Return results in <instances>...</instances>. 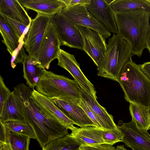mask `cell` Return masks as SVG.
I'll list each match as a JSON object with an SVG mask.
<instances>
[{
  "mask_svg": "<svg viewBox=\"0 0 150 150\" xmlns=\"http://www.w3.org/2000/svg\"><path fill=\"white\" fill-rule=\"evenodd\" d=\"M32 91L23 83V111L26 121L34 131L36 139L43 148L50 141L68 134V129L58 120L40 110L31 97Z\"/></svg>",
  "mask_w": 150,
  "mask_h": 150,
  "instance_id": "6da1fadb",
  "label": "cell"
},
{
  "mask_svg": "<svg viewBox=\"0 0 150 150\" xmlns=\"http://www.w3.org/2000/svg\"><path fill=\"white\" fill-rule=\"evenodd\" d=\"M114 12L117 34L129 45L134 55L141 57L146 48L150 13L142 9Z\"/></svg>",
  "mask_w": 150,
  "mask_h": 150,
  "instance_id": "7a4b0ae2",
  "label": "cell"
},
{
  "mask_svg": "<svg viewBox=\"0 0 150 150\" xmlns=\"http://www.w3.org/2000/svg\"><path fill=\"white\" fill-rule=\"evenodd\" d=\"M118 83L126 101L150 109V79L139 65L132 60L127 63L120 74Z\"/></svg>",
  "mask_w": 150,
  "mask_h": 150,
  "instance_id": "3957f363",
  "label": "cell"
},
{
  "mask_svg": "<svg viewBox=\"0 0 150 150\" xmlns=\"http://www.w3.org/2000/svg\"><path fill=\"white\" fill-rule=\"evenodd\" d=\"M129 45L118 34L109 38L107 50L100 66L98 76L119 82L120 74L125 64L134 55Z\"/></svg>",
  "mask_w": 150,
  "mask_h": 150,
  "instance_id": "277c9868",
  "label": "cell"
},
{
  "mask_svg": "<svg viewBox=\"0 0 150 150\" xmlns=\"http://www.w3.org/2000/svg\"><path fill=\"white\" fill-rule=\"evenodd\" d=\"M40 94L50 98L80 100L81 88L74 79L44 70L35 87Z\"/></svg>",
  "mask_w": 150,
  "mask_h": 150,
  "instance_id": "5b68a950",
  "label": "cell"
},
{
  "mask_svg": "<svg viewBox=\"0 0 150 150\" xmlns=\"http://www.w3.org/2000/svg\"><path fill=\"white\" fill-rule=\"evenodd\" d=\"M51 16L37 13L24 36L23 45L28 55L38 61L40 49Z\"/></svg>",
  "mask_w": 150,
  "mask_h": 150,
  "instance_id": "8992f818",
  "label": "cell"
},
{
  "mask_svg": "<svg viewBox=\"0 0 150 150\" xmlns=\"http://www.w3.org/2000/svg\"><path fill=\"white\" fill-rule=\"evenodd\" d=\"M81 36L83 50L98 67L105 54L106 38L98 32L88 28L75 25Z\"/></svg>",
  "mask_w": 150,
  "mask_h": 150,
  "instance_id": "52a82bcc",
  "label": "cell"
},
{
  "mask_svg": "<svg viewBox=\"0 0 150 150\" xmlns=\"http://www.w3.org/2000/svg\"><path fill=\"white\" fill-rule=\"evenodd\" d=\"M59 13L74 25L86 27L96 31L106 39L111 35V33L91 14L85 6L66 7Z\"/></svg>",
  "mask_w": 150,
  "mask_h": 150,
  "instance_id": "ba28073f",
  "label": "cell"
},
{
  "mask_svg": "<svg viewBox=\"0 0 150 150\" xmlns=\"http://www.w3.org/2000/svg\"><path fill=\"white\" fill-rule=\"evenodd\" d=\"M50 20L56 27L61 46L83 50L81 36L73 24L59 13L51 16Z\"/></svg>",
  "mask_w": 150,
  "mask_h": 150,
  "instance_id": "9c48e42d",
  "label": "cell"
},
{
  "mask_svg": "<svg viewBox=\"0 0 150 150\" xmlns=\"http://www.w3.org/2000/svg\"><path fill=\"white\" fill-rule=\"evenodd\" d=\"M117 125L124 134L122 142L127 147L132 150H150V134L139 128L132 119L126 123L119 120Z\"/></svg>",
  "mask_w": 150,
  "mask_h": 150,
  "instance_id": "30bf717a",
  "label": "cell"
},
{
  "mask_svg": "<svg viewBox=\"0 0 150 150\" xmlns=\"http://www.w3.org/2000/svg\"><path fill=\"white\" fill-rule=\"evenodd\" d=\"M60 46L56 27L50 20L40 46L38 56V61L44 68L48 69L51 62L57 58Z\"/></svg>",
  "mask_w": 150,
  "mask_h": 150,
  "instance_id": "8fae6325",
  "label": "cell"
},
{
  "mask_svg": "<svg viewBox=\"0 0 150 150\" xmlns=\"http://www.w3.org/2000/svg\"><path fill=\"white\" fill-rule=\"evenodd\" d=\"M57 59L58 65L69 72L81 89L95 98H98L93 85L81 71L74 55L60 49Z\"/></svg>",
  "mask_w": 150,
  "mask_h": 150,
  "instance_id": "7c38bea8",
  "label": "cell"
},
{
  "mask_svg": "<svg viewBox=\"0 0 150 150\" xmlns=\"http://www.w3.org/2000/svg\"><path fill=\"white\" fill-rule=\"evenodd\" d=\"M49 98L73 122L74 124L80 127L87 126L96 127L84 110L78 104L80 100L62 98Z\"/></svg>",
  "mask_w": 150,
  "mask_h": 150,
  "instance_id": "4fadbf2b",
  "label": "cell"
},
{
  "mask_svg": "<svg viewBox=\"0 0 150 150\" xmlns=\"http://www.w3.org/2000/svg\"><path fill=\"white\" fill-rule=\"evenodd\" d=\"M112 0H91L85 6L91 14L110 32L117 34L118 30L114 11L110 3Z\"/></svg>",
  "mask_w": 150,
  "mask_h": 150,
  "instance_id": "5bb4252c",
  "label": "cell"
},
{
  "mask_svg": "<svg viewBox=\"0 0 150 150\" xmlns=\"http://www.w3.org/2000/svg\"><path fill=\"white\" fill-rule=\"evenodd\" d=\"M23 83L13 88L6 101L1 113L0 121L4 123L10 120L26 121L23 111Z\"/></svg>",
  "mask_w": 150,
  "mask_h": 150,
  "instance_id": "9a60e30c",
  "label": "cell"
},
{
  "mask_svg": "<svg viewBox=\"0 0 150 150\" xmlns=\"http://www.w3.org/2000/svg\"><path fill=\"white\" fill-rule=\"evenodd\" d=\"M31 97L44 114L57 119L71 131L77 128L74 125L73 122L47 97L40 94L34 89L32 91Z\"/></svg>",
  "mask_w": 150,
  "mask_h": 150,
  "instance_id": "2e32d148",
  "label": "cell"
},
{
  "mask_svg": "<svg viewBox=\"0 0 150 150\" xmlns=\"http://www.w3.org/2000/svg\"><path fill=\"white\" fill-rule=\"evenodd\" d=\"M81 98L90 106L102 128L106 129H118L115 123L113 116L109 114L105 108L101 106L97 99L81 88Z\"/></svg>",
  "mask_w": 150,
  "mask_h": 150,
  "instance_id": "e0dca14e",
  "label": "cell"
},
{
  "mask_svg": "<svg viewBox=\"0 0 150 150\" xmlns=\"http://www.w3.org/2000/svg\"><path fill=\"white\" fill-rule=\"evenodd\" d=\"M26 9L37 13L51 16L59 13L66 7L62 0H18Z\"/></svg>",
  "mask_w": 150,
  "mask_h": 150,
  "instance_id": "ac0fdd59",
  "label": "cell"
},
{
  "mask_svg": "<svg viewBox=\"0 0 150 150\" xmlns=\"http://www.w3.org/2000/svg\"><path fill=\"white\" fill-rule=\"evenodd\" d=\"M0 15L28 26L32 20L18 0H0Z\"/></svg>",
  "mask_w": 150,
  "mask_h": 150,
  "instance_id": "d6986e66",
  "label": "cell"
},
{
  "mask_svg": "<svg viewBox=\"0 0 150 150\" xmlns=\"http://www.w3.org/2000/svg\"><path fill=\"white\" fill-rule=\"evenodd\" d=\"M22 64L23 77L26 84L33 90L35 87L45 69L38 60L28 55H26Z\"/></svg>",
  "mask_w": 150,
  "mask_h": 150,
  "instance_id": "ffe728a7",
  "label": "cell"
},
{
  "mask_svg": "<svg viewBox=\"0 0 150 150\" xmlns=\"http://www.w3.org/2000/svg\"><path fill=\"white\" fill-rule=\"evenodd\" d=\"M95 126L77 128L70 134L81 145H95L104 143L100 129Z\"/></svg>",
  "mask_w": 150,
  "mask_h": 150,
  "instance_id": "44dd1931",
  "label": "cell"
},
{
  "mask_svg": "<svg viewBox=\"0 0 150 150\" xmlns=\"http://www.w3.org/2000/svg\"><path fill=\"white\" fill-rule=\"evenodd\" d=\"M0 32L3 38L2 42L12 57L19 47L21 41L7 23L0 17Z\"/></svg>",
  "mask_w": 150,
  "mask_h": 150,
  "instance_id": "7402d4cb",
  "label": "cell"
},
{
  "mask_svg": "<svg viewBox=\"0 0 150 150\" xmlns=\"http://www.w3.org/2000/svg\"><path fill=\"white\" fill-rule=\"evenodd\" d=\"M129 110L132 119L140 128L150 129V109L133 103H130Z\"/></svg>",
  "mask_w": 150,
  "mask_h": 150,
  "instance_id": "603a6c76",
  "label": "cell"
},
{
  "mask_svg": "<svg viewBox=\"0 0 150 150\" xmlns=\"http://www.w3.org/2000/svg\"><path fill=\"white\" fill-rule=\"evenodd\" d=\"M81 144L70 134L53 140L42 148V150H80Z\"/></svg>",
  "mask_w": 150,
  "mask_h": 150,
  "instance_id": "cb8c5ba5",
  "label": "cell"
},
{
  "mask_svg": "<svg viewBox=\"0 0 150 150\" xmlns=\"http://www.w3.org/2000/svg\"><path fill=\"white\" fill-rule=\"evenodd\" d=\"M114 11L143 9L150 13V3L146 0H114L110 3Z\"/></svg>",
  "mask_w": 150,
  "mask_h": 150,
  "instance_id": "d4e9b609",
  "label": "cell"
},
{
  "mask_svg": "<svg viewBox=\"0 0 150 150\" xmlns=\"http://www.w3.org/2000/svg\"><path fill=\"white\" fill-rule=\"evenodd\" d=\"M3 123L6 129L10 132L36 139L33 128L26 121L10 120L6 121Z\"/></svg>",
  "mask_w": 150,
  "mask_h": 150,
  "instance_id": "484cf974",
  "label": "cell"
},
{
  "mask_svg": "<svg viewBox=\"0 0 150 150\" xmlns=\"http://www.w3.org/2000/svg\"><path fill=\"white\" fill-rule=\"evenodd\" d=\"M6 130L7 143L10 145L12 150H28L30 137Z\"/></svg>",
  "mask_w": 150,
  "mask_h": 150,
  "instance_id": "4316f807",
  "label": "cell"
},
{
  "mask_svg": "<svg viewBox=\"0 0 150 150\" xmlns=\"http://www.w3.org/2000/svg\"><path fill=\"white\" fill-rule=\"evenodd\" d=\"M104 143L113 145L120 142H122L123 134L118 128L116 129H106L100 128Z\"/></svg>",
  "mask_w": 150,
  "mask_h": 150,
  "instance_id": "83f0119b",
  "label": "cell"
},
{
  "mask_svg": "<svg viewBox=\"0 0 150 150\" xmlns=\"http://www.w3.org/2000/svg\"><path fill=\"white\" fill-rule=\"evenodd\" d=\"M0 17L7 23L21 40L22 38H24V32L29 26L23 24L10 18L1 15H0Z\"/></svg>",
  "mask_w": 150,
  "mask_h": 150,
  "instance_id": "f1b7e54d",
  "label": "cell"
},
{
  "mask_svg": "<svg viewBox=\"0 0 150 150\" xmlns=\"http://www.w3.org/2000/svg\"><path fill=\"white\" fill-rule=\"evenodd\" d=\"M11 93L6 86L3 79L0 76V113L2 112L4 105Z\"/></svg>",
  "mask_w": 150,
  "mask_h": 150,
  "instance_id": "f546056e",
  "label": "cell"
},
{
  "mask_svg": "<svg viewBox=\"0 0 150 150\" xmlns=\"http://www.w3.org/2000/svg\"><path fill=\"white\" fill-rule=\"evenodd\" d=\"M78 104L84 110L88 116L94 123L96 127L99 128H102L92 110L84 99L81 98V100L78 103Z\"/></svg>",
  "mask_w": 150,
  "mask_h": 150,
  "instance_id": "4dcf8cb0",
  "label": "cell"
},
{
  "mask_svg": "<svg viewBox=\"0 0 150 150\" xmlns=\"http://www.w3.org/2000/svg\"><path fill=\"white\" fill-rule=\"evenodd\" d=\"M80 150H116L115 147L106 143L95 145H81Z\"/></svg>",
  "mask_w": 150,
  "mask_h": 150,
  "instance_id": "1f68e13d",
  "label": "cell"
},
{
  "mask_svg": "<svg viewBox=\"0 0 150 150\" xmlns=\"http://www.w3.org/2000/svg\"><path fill=\"white\" fill-rule=\"evenodd\" d=\"M26 55L22 45L19 49L17 54L14 57V59L11 60V65L12 68H14L17 64L22 63Z\"/></svg>",
  "mask_w": 150,
  "mask_h": 150,
  "instance_id": "d6a6232c",
  "label": "cell"
},
{
  "mask_svg": "<svg viewBox=\"0 0 150 150\" xmlns=\"http://www.w3.org/2000/svg\"><path fill=\"white\" fill-rule=\"evenodd\" d=\"M66 7L81 5L86 6L90 3L91 0H62Z\"/></svg>",
  "mask_w": 150,
  "mask_h": 150,
  "instance_id": "836d02e7",
  "label": "cell"
},
{
  "mask_svg": "<svg viewBox=\"0 0 150 150\" xmlns=\"http://www.w3.org/2000/svg\"><path fill=\"white\" fill-rule=\"evenodd\" d=\"M0 143H7V130L4 123L0 121Z\"/></svg>",
  "mask_w": 150,
  "mask_h": 150,
  "instance_id": "e575fe53",
  "label": "cell"
},
{
  "mask_svg": "<svg viewBox=\"0 0 150 150\" xmlns=\"http://www.w3.org/2000/svg\"><path fill=\"white\" fill-rule=\"evenodd\" d=\"M139 66L143 72L150 79V62L144 63Z\"/></svg>",
  "mask_w": 150,
  "mask_h": 150,
  "instance_id": "d590c367",
  "label": "cell"
},
{
  "mask_svg": "<svg viewBox=\"0 0 150 150\" xmlns=\"http://www.w3.org/2000/svg\"><path fill=\"white\" fill-rule=\"evenodd\" d=\"M145 45L146 48H147L150 53V25L147 36L146 40Z\"/></svg>",
  "mask_w": 150,
  "mask_h": 150,
  "instance_id": "8d00e7d4",
  "label": "cell"
},
{
  "mask_svg": "<svg viewBox=\"0 0 150 150\" xmlns=\"http://www.w3.org/2000/svg\"><path fill=\"white\" fill-rule=\"evenodd\" d=\"M0 150H12V149L9 144L0 143Z\"/></svg>",
  "mask_w": 150,
  "mask_h": 150,
  "instance_id": "74e56055",
  "label": "cell"
},
{
  "mask_svg": "<svg viewBox=\"0 0 150 150\" xmlns=\"http://www.w3.org/2000/svg\"><path fill=\"white\" fill-rule=\"evenodd\" d=\"M116 150H128L123 145H118L116 147Z\"/></svg>",
  "mask_w": 150,
  "mask_h": 150,
  "instance_id": "f35d334b",
  "label": "cell"
},
{
  "mask_svg": "<svg viewBox=\"0 0 150 150\" xmlns=\"http://www.w3.org/2000/svg\"><path fill=\"white\" fill-rule=\"evenodd\" d=\"M146 1L150 3V0H146Z\"/></svg>",
  "mask_w": 150,
  "mask_h": 150,
  "instance_id": "ab89813d",
  "label": "cell"
},
{
  "mask_svg": "<svg viewBox=\"0 0 150 150\" xmlns=\"http://www.w3.org/2000/svg\"><path fill=\"white\" fill-rule=\"evenodd\" d=\"M28 150H29V149H28Z\"/></svg>",
  "mask_w": 150,
  "mask_h": 150,
  "instance_id": "60d3db41",
  "label": "cell"
}]
</instances>
